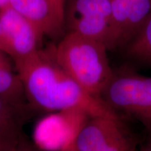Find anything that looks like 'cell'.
Returning <instances> with one entry per match:
<instances>
[{"instance_id":"6da1fadb","label":"cell","mask_w":151,"mask_h":151,"mask_svg":"<svg viewBox=\"0 0 151 151\" xmlns=\"http://www.w3.org/2000/svg\"><path fill=\"white\" fill-rule=\"evenodd\" d=\"M29 104L46 111L79 110L90 117L119 119L116 111L87 92L55 58L52 47L14 62Z\"/></svg>"},{"instance_id":"7a4b0ae2","label":"cell","mask_w":151,"mask_h":151,"mask_svg":"<svg viewBox=\"0 0 151 151\" xmlns=\"http://www.w3.org/2000/svg\"><path fill=\"white\" fill-rule=\"evenodd\" d=\"M104 43L67 32L52 52L56 61L87 92L99 98L113 73Z\"/></svg>"},{"instance_id":"3957f363","label":"cell","mask_w":151,"mask_h":151,"mask_svg":"<svg viewBox=\"0 0 151 151\" xmlns=\"http://www.w3.org/2000/svg\"><path fill=\"white\" fill-rule=\"evenodd\" d=\"M100 99L116 112H126L151 126V77L128 69L113 71Z\"/></svg>"},{"instance_id":"277c9868","label":"cell","mask_w":151,"mask_h":151,"mask_svg":"<svg viewBox=\"0 0 151 151\" xmlns=\"http://www.w3.org/2000/svg\"><path fill=\"white\" fill-rule=\"evenodd\" d=\"M111 27L112 11L110 0L67 1V32H75L95 39L104 43L108 49Z\"/></svg>"},{"instance_id":"5b68a950","label":"cell","mask_w":151,"mask_h":151,"mask_svg":"<svg viewBox=\"0 0 151 151\" xmlns=\"http://www.w3.org/2000/svg\"><path fill=\"white\" fill-rule=\"evenodd\" d=\"M1 50L14 62L41 49L44 36L30 20L8 6L0 9Z\"/></svg>"},{"instance_id":"8992f818","label":"cell","mask_w":151,"mask_h":151,"mask_svg":"<svg viewBox=\"0 0 151 151\" xmlns=\"http://www.w3.org/2000/svg\"><path fill=\"white\" fill-rule=\"evenodd\" d=\"M120 120L106 116L89 117L73 141L78 151H134Z\"/></svg>"},{"instance_id":"52a82bcc","label":"cell","mask_w":151,"mask_h":151,"mask_svg":"<svg viewBox=\"0 0 151 151\" xmlns=\"http://www.w3.org/2000/svg\"><path fill=\"white\" fill-rule=\"evenodd\" d=\"M112 27L108 50L125 46L151 15V0H110Z\"/></svg>"},{"instance_id":"ba28073f","label":"cell","mask_w":151,"mask_h":151,"mask_svg":"<svg viewBox=\"0 0 151 151\" xmlns=\"http://www.w3.org/2000/svg\"><path fill=\"white\" fill-rule=\"evenodd\" d=\"M67 0H11L10 5L37 27L44 37L58 39L67 33Z\"/></svg>"},{"instance_id":"9c48e42d","label":"cell","mask_w":151,"mask_h":151,"mask_svg":"<svg viewBox=\"0 0 151 151\" xmlns=\"http://www.w3.org/2000/svg\"><path fill=\"white\" fill-rule=\"evenodd\" d=\"M32 109L0 97V150L24 137L22 128Z\"/></svg>"},{"instance_id":"30bf717a","label":"cell","mask_w":151,"mask_h":151,"mask_svg":"<svg viewBox=\"0 0 151 151\" xmlns=\"http://www.w3.org/2000/svg\"><path fill=\"white\" fill-rule=\"evenodd\" d=\"M0 97L19 105H29L22 81L13 68L0 67Z\"/></svg>"},{"instance_id":"8fae6325","label":"cell","mask_w":151,"mask_h":151,"mask_svg":"<svg viewBox=\"0 0 151 151\" xmlns=\"http://www.w3.org/2000/svg\"><path fill=\"white\" fill-rule=\"evenodd\" d=\"M125 49L129 58L151 64V15L127 43Z\"/></svg>"},{"instance_id":"7c38bea8","label":"cell","mask_w":151,"mask_h":151,"mask_svg":"<svg viewBox=\"0 0 151 151\" xmlns=\"http://www.w3.org/2000/svg\"><path fill=\"white\" fill-rule=\"evenodd\" d=\"M0 151H41L37 148L30 143L25 137L22 138L21 139L13 143L10 146L6 147Z\"/></svg>"},{"instance_id":"4fadbf2b","label":"cell","mask_w":151,"mask_h":151,"mask_svg":"<svg viewBox=\"0 0 151 151\" xmlns=\"http://www.w3.org/2000/svg\"><path fill=\"white\" fill-rule=\"evenodd\" d=\"M10 58L8 55L0 50V67L13 68Z\"/></svg>"},{"instance_id":"5bb4252c","label":"cell","mask_w":151,"mask_h":151,"mask_svg":"<svg viewBox=\"0 0 151 151\" xmlns=\"http://www.w3.org/2000/svg\"><path fill=\"white\" fill-rule=\"evenodd\" d=\"M58 151H78L77 150L75 146H74V143H71L70 144H69L68 146L64 147L63 148L60 149Z\"/></svg>"},{"instance_id":"9a60e30c","label":"cell","mask_w":151,"mask_h":151,"mask_svg":"<svg viewBox=\"0 0 151 151\" xmlns=\"http://www.w3.org/2000/svg\"><path fill=\"white\" fill-rule=\"evenodd\" d=\"M139 151H151V139L147 141Z\"/></svg>"},{"instance_id":"2e32d148","label":"cell","mask_w":151,"mask_h":151,"mask_svg":"<svg viewBox=\"0 0 151 151\" xmlns=\"http://www.w3.org/2000/svg\"><path fill=\"white\" fill-rule=\"evenodd\" d=\"M11 0H0V9L10 5Z\"/></svg>"},{"instance_id":"e0dca14e","label":"cell","mask_w":151,"mask_h":151,"mask_svg":"<svg viewBox=\"0 0 151 151\" xmlns=\"http://www.w3.org/2000/svg\"><path fill=\"white\" fill-rule=\"evenodd\" d=\"M0 50H1V31L0 27Z\"/></svg>"}]
</instances>
